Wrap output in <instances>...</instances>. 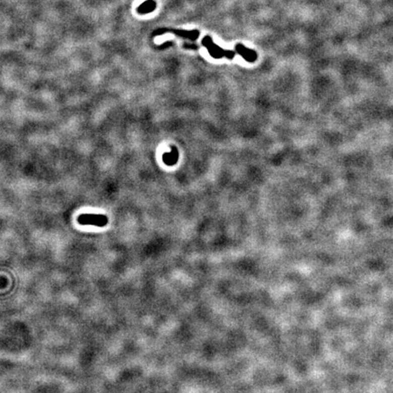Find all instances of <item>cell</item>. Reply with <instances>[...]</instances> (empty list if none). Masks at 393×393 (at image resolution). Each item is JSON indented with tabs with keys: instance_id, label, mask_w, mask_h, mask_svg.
Segmentation results:
<instances>
[{
	"instance_id": "7a4b0ae2",
	"label": "cell",
	"mask_w": 393,
	"mask_h": 393,
	"mask_svg": "<svg viewBox=\"0 0 393 393\" xmlns=\"http://www.w3.org/2000/svg\"><path fill=\"white\" fill-rule=\"evenodd\" d=\"M78 222L81 225H92L96 227H105L108 223L107 216L99 214H82L79 216Z\"/></svg>"
},
{
	"instance_id": "3957f363",
	"label": "cell",
	"mask_w": 393,
	"mask_h": 393,
	"mask_svg": "<svg viewBox=\"0 0 393 393\" xmlns=\"http://www.w3.org/2000/svg\"><path fill=\"white\" fill-rule=\"evenodd\" d=\"M166 32H171L177 35L179 38H187L189 40H196L200 37V32L199 30L194 29V30H184V29H171V28H163V29H159L157 31V34H163Z\"/></svg>"
},
{
	"instance_id": "6da1fadb",
	"label": "cell",
	"mask_w": 393,
	"mask_h": 393,
	"mask_svg": "<svg viewBox=\"0 0 393 393\" xmlns=\"http://www.w3.org/2000/svg\"><path fill=\"white\" fill-rule=\"evenodd\" d=\"M202 45L207 47L210 55L217 59H220L222 57H227L229 59H231L234 57L235 54H236V51L226 50V49H223L222 47H220V46H218L217 44L214 43L213 39L210 36H207L202 39Z\"/></svg>"
},
{
	"instance_id": "5b68a950",
	"label": "cell",
	"mask_w": 393,
	"mask_h": 393,
	"mask_svg": "<svg viewBox=\"0 0 393 393\" xmlns=\"http://www.w3.org/2000/svg\"><path fill=\"white\" fill-rule=\"evenodd\" d=\"M164 163L169 166H173L178 162V151L176 148L171 147V151L170 152H166L162 157Z\"/></svg>"
},
{
	"instance_id": "277c9868",
	"label": "cell",
	"mask_w": 393,
	"mask_h": 393,
	"mask_svg": "<svg viewBox=\"0 0 393 393\" xmlns=\"http://www.w3.org/2000/svg\"><path fill=\"white\" fill-rule=\"evenodd\" d=\"M235 51L238 53L239 56H242L244 59L248 62H255L257 60V55L256 52L245 47L242 44H237L235 47Z\"/></svg>"
},
{
	"instance_id": "8992f818",
	"label": "cell",
	"mask_w": 393,
	"mask_h": 393,
	"mask_svg": "<svg viewBox=\"0 0 393 393\" xmlns=\"http://www.w3.org/2000/svg\"><path fill=\"white\" fill-rule=\"evenodd\" d=\"M155 9H156V2L154 0H148L139 7L138 11L141 14H148V13L154 11Z\"/></svg>"
}]
</instances>
